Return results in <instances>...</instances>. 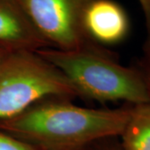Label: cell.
<instances>
[{
    "label": "cell",
    "instance_id": "8fae6325",
    "mask_svg": "<svg viewBox=\"0 0 150 150\" xmlns=\"http://www.w3.org/2000/svg\"><path fill=\"white\" fill-rule=\"evenodd\" d=\"M106 139L104 144H101L98 145V147L95 150H122L120 144L118 143H114V142H108Z\"/></svg>",
    "mask_w": 150,
    "mask_h": 150
},
{
    "label": "cell",
    "instance_id": "5b68a950",
    "mask_svg": "<svg viewBox=\"0 0 150 150\" xmlns=\"http://www.w3.org/2000/svg\"><path fill=\"white\" fill-rule=\"evenodd\" d=\"M51 48L38 33L19 0H0V48L36 52Z\"/></svg>",
    "mask_w": 150,
    "mask_h": 150
},
{
    "label": "cell",
    "instance_id": "ba28073f",
    "mask_svg": "<svg viewBox=\"0 0 150 150\" xmlns=\"http://www.w3.org/2000/svg\"><path fill=\"white\" fill-rule=\"evenodd\" d=\"M0 150H41L36 146L0 131Z\"/></svg>",
    "mask_w": 150,
    "mask_h": 150
},
{
    "label": "cell",
    "instance_id": "7a4b0ae2",
    "mask_svg": "<svg viewBox=\"0 0 150 150\" xmlns=\"http://www.w3.org/2000/svg\"><path fill=\"white\" fill-rule=\"evenodd\" d=\"M36 53L64 75L79 97L100 103L125 101L132 105L150 103L139 69L120 64L96 43L90 42L74 50L45 48Z\"/></svg>",
    "mask_w": 150,
    "mask_h": 150
},
{
    "label": "cell",
    "instance_id": "52a82bcc",
    "mask_svg": "<svg viewBox=\"0 0 150 150\" xmlns=\"http://www.w3.org/2000/svg\"><path fill=\"white\" fill-rule=\"evenodd\" d=\"M120 137L122 150H150V103L130 106Z\"/></svg>",
    "mask_w": 150,
    "mask_h": 150
},
{
    "label": "cell",
    "instance_id": "30bf717a",
    "mask_svg": "<svg viewBox=\"0 0 150 150\" xmlns=\"http://www.w3.org/2000/svg\"><path fill=\"white\" fill-rule=\"evenodd\" d=\"M138 1L139 3L144 15L146 27L149 33L148 38H150V0H138Z\"/></svg>",
    "mask_w": 150,
    "mask_h": 150
},
{
    "label": "cell",
    "instance_id": "9c48e42d",
    "mask_svg": "<svg viewBox=\"0 0 150 150\" xmlns=\"http://www.w3.org/2000/svg\"><path fill=\"white\" fill-rule=\"evenodd\" d=\"M144 57L141 61L139 70L144 78L150 94V40H147L144 48Z\"/></svg>",
    "mask_w": 150,
    "mask_h": 150
},
{
    "label": "cell",
    "instance_id": "8992f818",
    "mask_svg": "<svg viewBox=\"0 0 150 150\" xmlns=\"http://www.w3.org/2000/svg\"><path fill=\"white\" fill-rule=\"evenodd\" d=\"M83 27L86 37L93 43L115 44L127 37L129 19L117 2L92 0L84 11Z\"/></svg>",
    "mask_w": 150,
    "mask_h": 150
},
{
    "label": "cell",
    "instance_id": "277c9868",
    "mask_svg": "<svg viewBox=\"0 0 150 150\" xmlns=\"http://www.w3.org/2000/svg\"><path fill=\"white\" fill-rule=\"evenodd\" d=\"M38 33L51 48L74 50L91 41L83 18L92 0H19Z\"/></svg>",
    "mask_w": 150,
    "mask_h": 150
},
{
    "label": "cell",
    "instance_id": "3957f363",
    "mask_svg": "<svg viewBox=\"0 0 150 150\" xmlns=\"http://www.w3.org/2000/svg\"><path fill=\"white\" fill-rule=\"evenodd\" d=\"M76 97L64 75L36 52H10L0 61V121L45 99Z\"/></svg>",
    "mask_w": 150,
    "mask_h": 150
},
{
    "label": "cell",
    "instance_id": "6da1fadb",
    "mask_svg": "<svg viewBox=\"0 0 150 150\" xmlns=\"http://www.w3.org/2000/svg\"><path fill=\"white\" fill-rule=\"evenodd\" d=\"M130 107L90 108L65 98L38 102L18 115L0 121V131L41 150H83L120 136Z\"/></svg>",
    "mask_w": 150,
    "mask_h": 150
},
{
    "label": "cell",
    "instance_id": "4fadbf2b",
    "mask_svg": "<svg viewBox=\"0 0 150 150\" xmlns=\"http://www.w3.org/2000/svg\"><path fill=\"white\" fill-rule=\"evenodd\" d=\"M147 40H150V38H148V39H147Z\"/></svg>",
    "mask_w": 150,
    "mask_h": 150
},
{
    "label": "cell",
    "instance_id": "7c38bea8",
    "mask_svg": "<svg viewBox=\"0 0 150 150\" xmlns=\"http://www.w3.org/2000/svg\"><path fill=\"white\" fill-rule=\"evenodd\" d=\"M8 53H10V52H8V51H6V50H4V49H2V48H0V61L4 59L6 55L8 54Z\"/></svg>",
    "mask_w": 150,
    "mask_h": 150
}]
</instances>
